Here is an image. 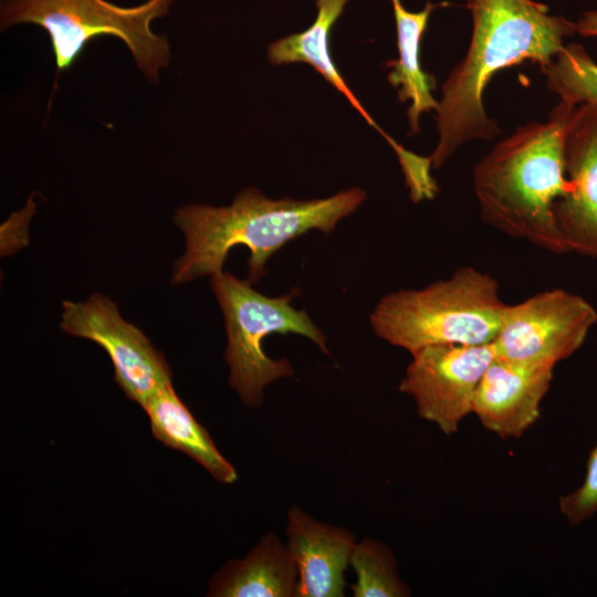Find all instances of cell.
Segmentation results:
<instances>
[{
	"label": "cell",
	"instance_id": "1",
	"mask_svg": "<svg viewBox=\"0 0 597 597\" xmlns=\"http://www.w3.org/2000/svg\"><path fill=\"white\" fill-rule=\"evenodd\" d=\"M472 35L464 57L442 85L437 113L439 139L429 156L439 169L465 143L492 139L500 128L483 104L493 76L507 67L531 61L543 67L577 33L576 23L551 14L534 0H467Z\"/></svg>",
	"mask_w": 597,
	"mask_h": 597
},
{
	"label": "cell",
	"instance_id": "2",
	"mask_svg": "<svg viewBox=\"0 0 597 597\" xmlns=\"http://www.w3.org/2000/svg\"><path fill=\"white\" fill-rule=\"evenodd\" d=\"M366 197L364 189L354 187L327 198L272 199L247 187L226 207L192 203L178 208L172 219L185 235L186 249L175 262L171 283L222 272L230 250L238 245L249 249L248 281L256 283L266 273L269 259L287 242L311 230L332 232Z\"/></svg>",
	"mask_w": 597,
	"mask_h": 597
},
{
	"label": "cell",
	"instance_id": "3",
	"mask_svg": "<svg viewBox=\"0 0 597 597\" xmlns=\"http://www.w3.org/2000/svg\"><path fill=\"white\" fill-rule=\"evenodd\" d=\"M575 107L559 100L547 121L519 127L473 170L482 221L555 254L568 253L553 208L567 186L564 137Z\"/></svg>",
	"mask_w": 597,
	"mask_h": 597
},
{
	"label": "cell",
	"instance_id": "4",
	"mask_svg": "<svg viewBox=\"0 0 597 597\" xmlns=\"http://www.w3.org/2000/svg\"><path fill=\"white\" fill-rule=\"evenodd\" d=\"M506 305L493 276L463 266L423 289L388 293L369 323L379 338L410 354L430 345H484L495 339Z\"/></svg>",
	"mask_w": 597,
	"mask_h": 597
},
{
	"label": "cell",
	"instance_id": "5",
	"mask_svg": "<svg viewBox=\"0 0 597 597\" xmlns=\"http://www.w3.org/2000/svg\"><path fill=\"white\" fill-rule=\"evenodd\" d=\"M176 0H147L123 7L107 0H1V31L22 23L41 27L49 35L56 74L52 96L62 72L67 71L86 45L101 35L119 39L142 73L159 82L171 61L167 35L151 30V22L169 13Z\"/></svg>",
	"mask_w": 597,
	"mask_h": 597
},
{
	"label": "cell",
	"instance_id": "6",
	"mask_svg": "<svg viewBox=\"0 0 597 597\" xmlns=\"http://www.w3.org/2000/svg\"><path fill=\"white\" fill-rule=\"evenodd\" d=\"M210 286L224 317L227 347L224 360L230 368L229 385L248 407H260L269 384L294 374L286 358L272 359L263 339L272 334H297L307 337L329 355L325 334L307 312L292 305L297 290L271 297L229 272L210 276Z\"/></svg>",
	"mask_w": 597,
	"mask_h": 597
},
{
	"label": "cell",
	"instance_id": "7",
	"mask_svg": "<svg viewBox=\"0 0 597 597\" xmlns=\"http://www.w3.org/2000/svg\"><path fill=\"white\" fill-rule=\"evenodd\" d=\"M596 322V310L583 296L563 289L538 292L506 305L492 343L495 356L555 367L582 347Z\"/></svg>",
	"mask_w": 597,
	"mask_h": 597
},
{
	"label": "cell",
	"instance_id": "8",
	"mask_svg": "<svg viewBox=\"0 0 597 597\" xmlns=\"http://www.w3.org/2000/svg\"><path fill=\"white\" fill-rule=\"evenodd\" d=\"M60 327L66 334L92 341L109 356L114 379L126 397L142 407L165 385L171 370L164 355L117 305L94 293L84 302L63 301Z\"/></svg>",
	"mask_w": 597,
	"mask_h": 597
},
{
	"label": "cell",
	"instance_id": "9",
	"mask_svg": "<svg viewBox=\"0 0 597 597\" xmlns=\"http://www.w3.org/2000/svg\"><path fill=\"white\" fill-rule=\"evenodd\" d=\"M411 356L399 390L412 397L422 419L454 433L472 412L478 385L495 357L493 344L430 345Z\"/></svg>",
	"mask_w": 597,
	"mask_h": 597
},
{
	"label": "cell",
	"instance_id": "10",
	"mask_svg": "<svg viewBox=\"0 0 597 597\" xmlns=\"http://www.w3.org/2000/svg\"><path fill=\"white\" fill-rule=\"evenodd\" d=\"M566 190L553 212L567 249L597 258V104L576 105L564 137Z\"/></svg>",
	"mask_w": 597,
	"mask_h": 597
},
{
	"label": "cell",
	"instance_id": "11",
	"mask_svg": "<svg viewBox=\"0 0 597 597\" xmlns=\"http://www.w3.org/2000/svg\"><path fill=\"white\" fill-rule=\"evenodd\" d=\"M553 373L551 366L516 364L495 356L478 385L472 412L499 437L519 438L540 418Z\"/></svg>",
	"mask_w": 597,
	"mask_h": 597
},
{
	"label": "cell",
	"instance_id": "12",
	"mask_svg": "<svg viewBox=\"0 0 597 597\" xmlns=\"http://www.w3.org/2000/svg\"><path fill=\"white\" fill-rule=\"evenodd\" d=\"M285 535L298 568L296 597L345 596V570L357 543L354 534L321 523L292 505L287 511Z\"/></svg>",
	"mask_w": 597,
	"mask_h": 597
},
{
	"label": "cell",
	"instance_id": "13",
	"mask_svg": "<svg viewBox=\"0 0 597 597\" xmlns=\"http://www.w3.org/2000/svg\"><path fill=\"white\" fill-rule=\"evenodd\" d=\"M350 0H316L317 14L306 30L281 38L269 45L268 60L273 65L303 62L311 65L373 126L396 153L400 164L408 163L413 153L388 136L360 104L338 72L329 49V32Z\"/></svg>",
	"mask_w": 597,
	"mask_h": 597
},
{
	"label": "cell",
	"instance_id": "14",
	"mask_svg": "<svg viewBox=\"0 0 597 597\" xmlns=\"http://www.w3.org/2000/svg\"><path fill=\"white\" fill-rule=\"evenodd\" d=\"M298 568L284 544L269 532L243 559L229 561L209 582L211 597H296Z\"/></svg>",
	"mask_w": 597,
	"mask_h": 597
},
{
	"label": "cell",
	"instance_id": "15",
	"mask_svg": "<svg viewBox=\"0 0 597 597\" xmlns=\"http://www.w3.org/2000/svg\"><path fill=\"white\" fill-rule=\"evenodd\" d=\"M390 1L396 23L398 59L387 62V80L397 90L400 102H410L407 111L409 134L416 135L420 132V116L436 112L439 105L433 96L436 80L421 65L420 46L430 14L440 4L427 3L422 10L412 12L400 0Z\"/></svg>",
	"mask_w": 597,
	"mask_h": 597
},
{
	"label": "cell",
	"instance_id": "16",
	"mask_svg": "<svg viewBox=\"0 0 597 597\" xmlns=\"http://www.w3.org/2000/svg\"><path fill=\"white\" fill-rule=\"evenodd\" d=\"M143 408L157 440L186 453L219 482L231 484L237 481V470L220 453L209 432L180 400L171 383L160 388Z\"/></svg>",
	"mask_w": 597,
	"mask_h": 597
},
{
	"label": "cell",
	"instance_id": "17",
	"mask_svg": "<svg viewBox=\"0 0 597 597\" xmlns=\"http://www.w3.org/2000/svg\"><path fill=\"white\" fill-rule=\"evenodd\" d=\"M349 566L356 574L352 586L355 597H406L409 587L400 579L394 553L380 541L365 538L356 543Z\"/></svg>",
	"mask_w": 597,
	"mask_h": 597
},
{
	"label": "cell",
	"instance_id": "18",
	"mask_svg": "<svg viewBox=\"0 0 597 597\" xmlns=\"http://www.w3.org/2000/svg\"><path fill=\"white\" fill-rule=\"evenodd\" d=\"M546 86L574 105L597 104V64L578 43L566 44L553 61L541 67Z\"/></svg>",
	"mask_w": 597,
	"mask_h": 597
},
{
	"label": "cell",
	"instance_id": "19",
	"mask_svg": "<svg viewBox=\"0 0 597 597\" xmlns=\"http://www.w3.org/2000/svg\"><path fill=\"white\" fill-rule=\"evenodd\" d=\"M559 510L570 525H578L597 513V444L590 450L579 488L558 499Z\"/></svg>",
	"mask_w": 597,
	"mask_h": 597
},
{
	"label": "cell",
	"instance_id": "20",
	"mask_svg": "<svg viewBox=\"0 0 597 597\" xmlns=\"http://www.w3.org/2000/svg\"><path fill=\"white\" fill-rule=\"evenodd\" d=\"M576 31L583 36H597V11H586L577 20Z\"/></svg>",
	"mask_w": 597,
	"mask_h": 597
}]
</instances>
